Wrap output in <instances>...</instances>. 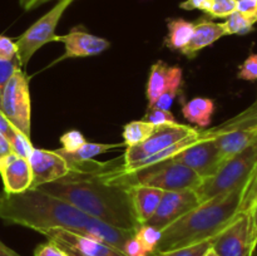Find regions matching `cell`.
<instances>
[{
    "label": "cell",
    "mask_w": 257,
    "mask_h": 256,
    "mask_svg": "<svg viewBox=\"0 0 257 256\" xmlns=\"http://www.w3.org/2000/svg\"><path fill=\"white\" fill-rule=\"evenodd\" d=\"M245 188L215 196L163 228L156 252L186 247L217 236L238 215Z\"/></svg>",
    "instance_id": "cell-3"
},
{
    "label": "cell",
    "mask_w": 257,
    "mask_h": 256,
    "mask_svg": "<svg viewBox=\"0 0 257 256\" xmlns=\"http://www.w3.org/2000/svg\"><path fill=\"white\" fill-rule=\"evenodd\" d=\"M237 0H212L207 14L211 18H227L236 12Z\"/></svg>",
    "instance_id": "cell-32"
},
{
    "label": "cell",
    "mask_w": 257,
    "mask_h": 256,
    "mask_svg": "<svg viewBox=\"0 0 257 256\" xmlns=\"http://www.w3.org/2000/svg\"><path fill=\"white\" fill-rule=\"evenodd\" d=\"M0 256H22L0 241Z\"/></svg>",
    "instance_id": "cell-44"
},
{
    "label": "cell",
    "mask_w": 257,
    "mask_h": 256,
    "mask_svg": "<svg viewBox=\"0 0 257 256\" xmlns=\"http://www.w3.org/2000/svg\"><path fill=\"white\" fill-rule=\"evenodd\" d=\"M257 166V142L226 161L216 175L206 178L196 188L200 202L215 196L230 192L238 187H246Z\"/></svg>",
    "instance_id": "cell-5"
},
{
    "label": "cell",
    "mask_w": 257,
    "mask_h": 256,
    "mask_svg": "<svg viewBox=\"0 0 257 256\" xmlns=\"http://www.w3.org/2000/svg\"><path fill=\"white\" fill-rule=\"evenodd\" d=\"M28 161L33 175L30 188H38L43 185L60 180L70 171L67 160L57 151L34 148Z\"/></svg>",
    "instance_id": "cell-14"
},
{
    "label": "cell",
    "mask_w": 257,
    "mask_h": 256,
    "mask_svg": "<svg viewBox=\"0 0 257 256\" xmlns=\"http://www.w3.org/2000/svg\"><path fill=\"white\" fill-rule=\"evenodd\" d=\"M34 256H69L64 250L59 247L58 245H55L52 241H48V242L42 243L37 247L35 250Z\"/></svg>",
    "instance_id": "cell-38"
},
{
    "label": "cell",
    "mask_w": 257,
    "mask_h": 256,
    "mask_svg": "<svg viewBox=\"0 0 257 256\" xmlns=\"http://www.w3.org/2000/svg\"><path fill=\"white\" fill-rule=\"evenodd\" d=\"M15 131L17 130L13 127L12 123H10L9 120L7 119V117H5V115L0 112V133H2L5 138H7L8 142H9L10 138L13 137V135H14Z\"/></svg>",
    "instance_id": "cell-40"
},
{
    "label": "cell",
    "mask_w": 257,
    "mask_h": 256,
    "mask_svg": "<svg viewBox=\"0 0 257 256\" xmlns=\"http://www.w3.org/2000/svg\"><path fill=\"white\" fill-rule=\"evenodd\" d=\"M123 143H92V142H85L82 147L78 151L73 153H65L62 151L57 150L59 155L67 160V162H84V161L93 160L97 156L102 155V153L112 151L114 148L123 147Z\"/></svg>",
    "instance_id": "cell-23"
},
{
    "label": "cell",
    "mask_w": 257,
    "mask_h": 256,
    "mask_svg": "<svg viewBox=\"0 0 257 256\" xmlns=\"http://www.w3.org/2000/svg\"><path fill=\"white\" fill-rule=\"evenodd\" d=\"M175 82H182V69L178 65H168L167 63L158 60L152 65L150 78L147 82L148 108L152 107L163 90Z\"/></svg>",
    "instance_id": "cell-18"
},
{
    "label": "cell",
    "mask_w": 257,
    "mask_h": 256,
    "mask_svg": "<svg viewBox=\"0 0 257 256\" xmlns=\"http://www.w3.org/2000/svg\"><path fill=\"white\" fill-rule=\"evenodd\" d=\"M55 42L64 44V54L59 60L67 59V58L94 57L110 47V43L108 40L90 34L87 30L83 29V27H74L70 29L68 34L57 35Z\"/></svg>",
    "instance_id": "cell-15"
},
{
    "label": "cell",
    "mask_w": 257,
    "mask_h": 256,
    "mask_svg": "<svg viewBox=\"0 0 257 256\" xmlns=\"http://www.w3.org/2000/svg\"><path fill=\"white\" fill-rule=\"evenodd\" d=\"M48 240L59 246L69 256H125L122 251L93 240L80 233L63 228H53L43 232Z\"/></svg>",
    "instance_id": "cell-12"
},
{
    "label": "cell",
    "mask_w": 257,
    "mask_h": 256,
    "mask_svg": "<svg viewBox=\"0 0 257 256\" xmlns=\"http://www.w3.org/2000/svg\"><path fill=\"white\" fill-rule=\"evenodd\" d=\"M12 152L13 151L12 148H10V145L9 142H8V140L2 135V133H0V165H2L3 161L5 160V157H8Z\"/></svg>",
    "instance_id": "cell-42"
},
{
    "label": "cell",
    "mask_w": 257,
    "mask_h": 256,
    "mask_svg": "<svg viewBox=\"0 0 257 256\" xmlns=\"http://www.w3.org/2000/svg\"><path fill=\"white\" fill-rule=\"evenodd\" d=\"M0 218L9 225L24 226L40 233L53 228L78 233L90 216L39 188H29L19 193H0Z\"/></svg>",
    "instance_id": "cell-2"
},
{
    "label": "cell",
    "mask_w": 257,
    "mask_h": 256,
    "mask_svg": "<svg viewBox=\"0 0 257 256\" xmlns=\"http://www.w3.org/2000/svg\"><path fill=\"white\" fill-rule=\"evenodd\" d=\"M250 223H251V238L252 242L257 245V203L253 206L252 210L250 211Z\"/></svg>",
    "instance_id": "cell-41"
},
{
    "label": "cell",
    "mask_w": 257,
    "mask_h": 256,
    "mask_svg": "<svg viewBox=\"0 0 257 256\" xmlns=\"http://www.w3.org/2000/svg\"><path fill=\"white\" fill-rule=\"evenodd\" d=\"M257 203V166L253 171L252 177L248 181L247 186L245 188V192H243L242 200H241L240 210L238 213H250V211L252 210L253 206Z\"/></svg>",
    "instance_id": "cell-28"
},
{
    "label": "cell",
    "mask_w": 257,
    "mask_h": 256,
    "mask_svg": "<svg viewBox=\"0 0 257 256\" xmlns=\"http://www.w3.org/2000/svg\"><path fill=\"white\" fill-rule=\"evenodd\" d=\"M75 0H58L57 4L42 18L37 20L32 27L28 28L15 42L18 48V60L20 67H25L32 59L33 55L47 43L55 42V29L62 19L65 10L74 3Z\"/></svg>",
    "instance_id": "cell-7"
},
{
    "label": "cell",
    "mask_w": 257,
    "mask_h": 256,
    "mask_svg": "<svg viewBox=\"0 0 257 256\" xmlns=\"http://www.w3.org/2000/svg\"><path fill=\"white\" fill-rule=\"evenodd\" d=\"M48 2L50 0H19V4L24 10H33Z\"/></svg>",
    "instance_id": "cell-43"
},
{
    "label": "cell",
    "mask_w": 257,
    "mask_h": 256,
    "mask_svg": "<svg viewBox=\"0 0 257 256\" xmlns=\"http://www.w3.org/2000/svg\"><path fill=\"white\" fill-rule=\"evenodd\" d=\"M10 148H12L13 153L20 156L23 158H29L30 155L34 151V146L30 142V138L27 137L24 133L19 132V131H15L13 137L9 140Z\"/></svg>",
    "instance_id": "cell-29"
},
{
    "label": "cell",
    "mask_w": 257,
    "mask_h": 256,
    "mask_svg": "<svg viewBox=\"0 0 257 256\" xmlns=\"http://www.w3.org/2000/svg\"><path fill=\"white\" fill-rule=\"evenodd\" d=\"M20 63L18 58L13 60H3L0 59V89L3 90L4 85L7 84L8 80L12 78V75L20 69Z\"/></svg>",
    "instance_id": "cell-34"
},
{
    "label": "cell",
    "mask_w": 257,
    "mask_h": 256,
    "mask_svg": "<svg viewBox=\"0 0 257 256\" xmlns=\"http://www.w3.org/2000/svg\"><path fill=\"white\" fill-rule=\"evenodd\" d=\"M212 5V0H185L180 4V8L183 10H202L206 14Z\"/></svg>",
    "instance_id": "cell-39"
},
{
    "label": "cell",
    "mask_w": 257,
    "mask_h": 256,
    "mask_svg": "<svg viewBox=\"0 0 257 256\" xmlns=\"http://www.w3.org/2000/svg\"><path fill=\"white\" fill-rule=\"evenodd\" d=\"M203 256H218V255H217V253H216V252H215V251H213V250H212V247H211V248H210V250H208V251H207V252H206V253H205V255H203Z\"/></svg>",
    "instance_id": "cell-45"
},
{
    "label": "cell",
    "mask_w": 257,
    "mask_h": 256,
    "mask_svg": "<svg viewBox=\"0 0 257 256\" xmlns=\"http://www.w3.org/2000/svg\"><path fill=\"white\" fill-rule=\"evenodd\" d=\"M135 232L136 231L115 227V226L103 222V221L98 220V218L90 217L87 225L78 233L93 238V240L100 241V242L112 246V247L117 248V250L123 252L124 243L127 242L128 238H131L135 235Z\"/></svg>",
    "instance_id": "cell-17"
},
{
    "label": "cell",
    "mask_w": 257,
    "mask_h": 256,
    "mask_svg": "<svg viewBox=\"0 0 257 256\" xmlns=\"http://www.w3.org/2000/svg\"><path fill=\"white\" fill-rule=\"evenodd\" d=\"M167 29L168 34L165 39L166 47L170 48L171 50H180V52H182L183 48L190 43L191 38H192L195 23L181 19V18L168 19Z\"/></svg>",
    "instance_id": "cell-22"
},
{
    "label": "cell",
    "mask_w": 257,
    "mask_h": 256,
    "mask_svg": "<svg viewBox=\"0 0 257 256\" xmlns=\"http://www.w3.org/2000/svg\"><path fill=\"white\" fill-rule=\"evenodd\" d=\"M131 200H132L133 211L138 223L145 225L155 215L158 205L163 197L165 191L150 186H131Z\"/></svg>",
    "instance_id": "cell-20"
},
{
    "label": "cell",
    "mask_w": 257,
    "mask_h": 256,
    "mask_svg": "<svg viewBox=\"0 0 257 256\" xmlns=\"http://www.w3.org/2000/svg\"><path fill=\"white\" fill-rule=\"evenodd\" d=\"M143 120L151 123L153 125H161V124H168V123H176L175 115L171 113V110L167 109H160V108H148L147 114L145 115Z\"/></svg>",
    "instance_id": "cell-31"
},
{
    "label": "cell",
    "mask_w": 257,
    "mask_h": 256,
    "mask_svg": "<svg viewBox=\"0 0 257 256\" xmlns=\"http://www.w3.org/2000/svg\"><path fill=\"white\" fill-rule=\"evenodd\" d=\"M200 131L190 125L181 123H168V124L155 125L152 135L145 141L133 147H127L123 156V165H131L137 161L155 155L175 143L180 142L183 138L196 135Z\"/></svg>",
    "instance_id": "cell-9"
},
{
    "label": "cell",
    "mask_w": 257,
    "mask_h": 256,
    "mask_svg": "<svg viewBox=\"0 0 257 256\" xmlns=\"http://www.w3.org/2000/svg\"><path fill=\"white\" fill-rule=\"evenodd\" d=\"M200 203V198L196 193V190L165 191L155 215L150 218L147 223L163 230L168 225L186 215L188 211L197 207Z\"/></svg>",
    "instance_id": "cell-13"
},
{
    "label": "cell",
    "mask_w": 257,
    "mask_h": 256,
    "mask_svg": "<svg viewBox=\"0 0 257 256\" xmlns=\"http://www.w3.org/2000/svg\"><path fill=\"white\" fill-rule=\"evenodd\" d=\"M225 35L226 33L223 30L222 23H215L206 18H201L195 23V29L190 43L183 48L181 53L192 59L201 50L212 45Z\"/></svg>",
    "instance_id": "cell-19"
},
{
    "label": "cell",
    "mask_w": 257,
    "mask_h": 256,
    "mask_svg": "<svg viewBox=\"0 0 257 256\" xmlns=\"http://www.w3.org/2000/svg\"><path fill=\"white\" fill-rule=\"evenodd\" d=\"M18 58V48L9 37L0 35V59L13 60Z\"/></svg>",
    "instance_id": "cell-35"
},
{
    "label": "cell",
    "mask_w": 257,
    "mask_h": 256,
    "mask_svg": "<svg viewBox=\"0 0 257 256\" xmlns=\"http://www.w3.org/2000/svg\"><path fill=\"white\" fill-rule=\"evenodd\" d=\"M212 241L213 238H211V240L202 241V242L186 246V247L165 251V252H155L152 256H203L212 247Z\"/></svg>",
    "instance_id": "cell-27"
},
{
    "label": "cell",
    "mask_w": 257,
    "mask_h": 256,
    "mask_svg": "<svg viewBox=\"0 0 257 256\" xmlns=\"http://www.w3.org/2000/svg\"><path fill=\"white\" fill-rule=\"evenodd\" d=\"M123 253H124L125 256H152L145 247H143L142 243L135 237V235L131 238H128L127 242L124 243Z\"/></svg>",
    "instance_id": "cell-37"
},
{
    "label": "cell",
    "mask_w": 257,
    "mask_h": 256,
    "mask_svg": "<svg viewBox=\"0 0 257 256\" xmlns=\"http://www.w3.org/2000/svg\"><path fill=\"white\" fill-rule=\"evenodd\" d=\"M236 12L241 13L255 24L257 23V0H237Z\"/></svg>",
    "instance_id": "cell-36"
},
{
    "label": "cell",
    "mask_w": 257,
    "mask_h": 256,
    "mask_svg": "<svg viewBox=\"0 0 257 256\" xmlns=\"http://www.w3.org/2000/svg\"><path fill=\"white\" fill-rule=\"evenodd\" d=\"M237 77L243 80H257V54L248 55L245 62L240 65Z\"/></svg>",
    "instance_id": "cell-33"
},
{
    "label": "cell",
    "mask_w": 257,
    "mask_h": 256,
    "mask_svg": "<svg viewBox=\"0 0 257 256\" xmlns=\"http://www.w3.org/2000/svg\"><path fill=\"white\" fill-rule=\"evenodd\" d=\"M114 168L108 165L103 170L104 178L109 182L119 183L127 187L141 185L163 191H182L196 190L203 182V178L195 171L173 160L165 161L132 173H115Z\"/></svg>",
    "instance_id": "cell-4"
},
{
    "label": "cell",
    "mask_w": 257,
    "mask_h": 256,
    "mask_svg": "<svg viewBox=\"0 0 257 256\" xmlns=\"http://www.w3.org/2000/svg\"><path fill=\"white\" fill-rule=\"evenodd\" d=\"M172 160L190 167L203 180L216 175L223 165L211 130H205V135L201 140L181 151Z\"/></svg>",
    "instance_id": "cell-10"
},
{
    "label": "cell",
    "mask_w": 257,
    "mask_h": 256,
    "mask_svg": "<svg viewBox=\"0 0 257 256\" xmlns=\"http://www.w3.org/2000/svg\"><path fill=\"white\" fill-rule=\"evenodd\" d=\"M255 247L248 213H238L212 241V250L218 256H252Z\"/></svg>",
    "instance_id": "cell-11"
},
{
    "label": "cell",
    "mask_w": 257,
    "mask_h": 256,
    "mask_svg": "<svg viewBox=\"0 0 257 256\" xmlns=\"http://www.w3.org/2000/svg\"><path fill=\"white\" fill-rule=\"evenodd\" d=\"M2 113L13 127L30 138V92L29 80L22 68L12 75L2 92Z\"/></svg>",
    "instance_id": "cell-8"
},
{
    "label": "cell",
    "mask_w": 257,
    "mask_h": 256,
    "mask_svg": "<svg viewBox=\"0 0 257 256\" xmlns=\"http://www.w3.org/2000/svg\"><path fill=\"white\" fill-rule=\"evenodd\" d=\"M2 92L3 90L0 89V109H2ZM0 112H2V110H0Z\"/></svg>",
    "instance_id": "cell-46"
},
{
    "label": "cell",
    "mask_w": 257,
    "mask_h": 256,
    "mask_svg": "<svg viewBox=\"0 0 257 256\" xmlns=\"http://www.w3.org/2000/svg\"><path fill=\"white\" fill-rule=\"evenodd\" d=\"M253 23L248 20L247 18L243 17L241 13L235 12L226 18V22L222 23L223 30H225L226 35L231 34H247V33L253 30Z\"/></svg>",
    "instance_id": "cell-26"
},
{
    "label": "cell",
    "mask_w": 257,
    "mask_h": 256,
    "mask_svg": "<svg viewBox=\"0 0 257 256\" xmlns=\"http://www.w3.org/2000/svg\"><path fill=\"white\" fill-rule=\"evenodd\" d=\"M4 191L8 193H19L32 187V168L29 161L15 153H10L0 165Z\"/></svg>",
    "instance_id": "cell-16"
},
{
    "label": "cell",
    "mask_w": 257,
    "mask_h": 256,
    "mask_svg": "<svg viewBox=\"0 0 257 256\" xmlns=\"http://www.w3.org/2000/svg\"><path fill=\"white\" fill-rule=\"evenodd\" d=\"M68 165L70 171L65 177L38 188L70 203L85 215L115 227L132 231L140 227L133 211L130 187L109 182L103 176L108 163L90 160L68 162Z\"/></svg>",
    "instance_id": "cell-1"
},
{
    "label": "cell",
    "mask_w": 257,
    "mask_h": 256,
    "mask_svg": "<svg viewBox=\"0 0 257 256\" xmlns=\"http://www.w3.org/2000/svg\"><path fill=\"white\" fill-rule=\"evenodd\" d=\"M215 103L210 98L196 97L182 105V114L188 122L201 128L207 127L212 120Z\"/></svg>",
    "instance_id": "cell-21"
},
{
    "label": "cell",
    "mask_w": 257,
    "mask_h": 256,
    "mask_svg": "<svg viewBox=\"0 0 257 256\" xmlns=\"http://www.w3.org/2000/svg\"><path fill=\"white\" fill-rule=\"evenodd\" d=\"M87 142L85 141V137L77 130L68 131L64 135L60 137V143H62V147L59 151L65 153H73L75 151L79 150L84 143Z\"/></svg>",
    "instance_id": "cell-30"
},
{
    "label": "cell",
    "mask_w": 257,
    "mask_h": 256,
    "mask_svg": "<svg viewBox=\"0 0 257 256\" xmlns=\"http://www.w3.org/2000/svg\"><path fill=\"white\" fill-rule=\"evenodd\" d=\"M211 132L225 163L257 142V103Z\"/></svg>",
    "instance_id": "cell-6"
},
{
    "label": "cell",
    "mask_w": 257,
    "mask_h": 256,
    "mask_svg": "<svg viewBox=\"0 0 257 256\" xmlns=\"http://www.w3.org/2000/svg\"><path fill=\"white\" fill-rule=\"evenodd\" d=\"M155 125L146 120H133L123 127V145L125 147H133L145 142L152 135Z\"/></svg>",
    "instance_id": "cell-24"
},
{
    "label": "cell",
    "mask_w": 257,
    "mask_h": 256,
    "mask_svg": "<svg viewBox=\"0 0 257 256\" xmlns=\"http://www.w3.org/2000/svg\"><path fill=\"white\" fill-rule=\"evenodd\" d=\"M135 237L142 243L143 247L153 255L157 250V246L160 243L161 237H162V230L155 227L152 225H148V223H145V225H141L140 227L136 230Z\"/></svg>",
    "instance_id": "cell-25"
}]
</instances>
